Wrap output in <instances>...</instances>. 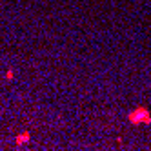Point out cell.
Segmentation results:
<instances>
[{
	"label": "cell",
	"instance_id": "6da1fadb",
	"mask_svg": "<svg viewBox=\"0 0 151 151\" xmlns=\"http://www.w3.org/2000/svg\"><path fill=\"white\" fill-rule=\"evenodd\" d=\"M127 118H129V122L131 124H151V115H149V109L147 107H144V106H138L135 111H131L127 115Z\"/></svg>",
	"mask_w": 151,
	"mask_h": 151
},
{
	"label": "cell",
	"instance_id": "7a4b0ae2",
	"mask_svg": "<svg viewBox=\"0 0 151 151\" xmlns=\"http://www.w3.org/2000/svg\"><path fill=\"white\" fill-rule=\"evenodd\" d=\"M29 138H31V137H29V133H27V131H24V133H20V135L17 137L15 142H17V146H22L24 142H29Z\"/></svg>",
	"mask_w": 151,
	"mask_h": 151
},
{
	"label": "cell",
	"instance_id": "3957f363",
	"mask_svg": "<svg viewBox=\"0 0 151 151\" xmlns=\"http://www.w3.org/2000/svg\"><path fill=\"white\" fill-rule=\"evenodd\" d=\"M6 78H7V80H11V78H13V69H9V71L6 73Z\"/></svg>",
	"mask_w": 151,
	"mask_h": 151
}]
</instances>
